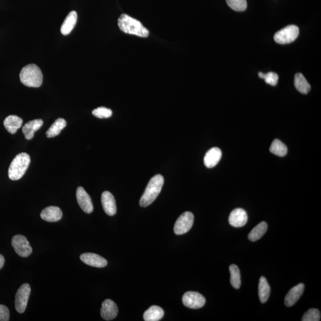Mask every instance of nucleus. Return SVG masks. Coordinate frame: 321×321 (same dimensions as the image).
<instances>
[{"label":"nucleus","mask_w":321,"mask_h":321,"mask_svg":"<svg viewBox=\"0 0 321 321\" xmlns=\"http://www.w3.org/2000/svg\"><path fill=\"white\" fill-rule=\"evenodd\" d=\"M320 319V312L317 309H310L303 314L302 321H319Z\"/></svg>","instance_id":"nucleus-30"},{"label":"nucleus","mask_w":321,"mask_h":321,"mask_svg":"<svg viewBox=\"0 0 321 321\" xmlns=\"http://www.w3.org/2000/svg\"><path fill=\"white\" fill-rule=\"evenodd\" d=\"M5 263V259L4 256L0 254V269H2L3 266H4Z\"/></svg>","instance_id":"nucleus-33"},{"label":"nucleus","mask_w":321,"mask_h":321,"mask_svg":"<svg viewBox=\"0 0 321 321\" xmlns=\"http://www.w3.org/2000/svg\"><path fill=\"white\" fill-rule=\"evenodd\" d=\"M230 272V282L233 287L239 289L241 285V275L240 269L236 265H231L229 267Z\"/></svg>","instance_id":"nucleus-27"},{"label":"nucleus","mask_w":321,"mask_h":321,"mask_svg":"<svg viewBox=\"0 0 321 321\" xmlns=\"http://www.w3.org/2000/svg\"><path fill=\"white\" fill-rule=\"evenodd\" d=\"M271 288L267 280L264 277L260 278L258 287V294L260 301L264 303L268 301L270 296Z\"/></svg>","instance_id":"nucleus-22"},{"label":"nucleus","mask_w":321,"mask_h":321,"mask_svg":"<svg viewBox=\"0 0 321 321\" xmlns=\"http://www.w3.org/2000/svg\"><path fill=\"white\" fill-rule=\"evenodd\" d=\"M260 78L265 80L267 84L271 86L277 85L278 80V76L277 73L274 72H268L266 74L259 72L258 74Z\"/></svg>","instance_id":"nucleus-29"},{"label":"nucleus","mask_w":321,"mask_h":321,"mask_svg":"<svg viewBox=\"0 0 321 321\" xmlns=\"http://www.w3.org/2000/svg\"><path fill=\"white\" fill-rule=\"evenodd\" d=\"M92 114L99 118H107L111 116L112 112L110 109L101 107L95 109L92 111Z\"/></svg>","instance_id":"nucleus-31"},{"label":"nucleus","mask_w":321,"mask_h":321,"mask_svg":"<svg viewBox=\"0 0 321 321\" xmlns=\"http://www.w3.org/2000/svg\"><path fill=\"white\" fill-rule=\"evenodd\" d=\"M81 261L85 264L96 268H104L108 264L107 260L95 253H85L80 256Z\"/></svg>","instance_id":"nucleus-11"},{"label":"nucleus","mask_w":321,"mask_h":321,"mask_svg":"<svg viewBox=\"0 0 321 321\" xmlns=\"http://www.w3.org/2000/svg\"><path fill=\"white\" fill-rule=\"evenodd\" d=\"M294 86L298 92L307 94L310 91L311 86L302 74L297 73L294 77Z\"/></svg>","instance_id":"nucleus-23"},{"label":"nucleus","mask_w":321,"mask_h":321,"mask_svg":"<svg viewBox=\"0 0 321 321\" xmlns=\"http://www.w3.org/2000/svg\"><path fill=\"white\" fill-rule=\"evenodd\" d=\"M164 183H165V179L160 175H155L150 179L145 191L140 198L139 205L141 207L149 206L156 200L160 192H162Z\"/></svg>","instance_id":"nucleus-2"},{"label":"nucleus","mask_w":321,"mask_h":321,"mask_svg":"<svg viewBox=\"0 0 321 321\" xmlns=\"http://www.w3.org/2000/svg\"><path fill=\"white\" fill-rule=\"evenodd\" d=\"M165 315V312L162 307L152 306L146 310L143 314V319L145 321H158Z\"/></svg>","instance_id":"nucleus-21"},{"label":"nucleus","mask_w":321,"mask_h":321,"mask_svg":"<svg viewBox=\"0 0 321 321\" xmlns=\"http://www.w3.org/2000/svg\"><path fill=\"white\" fill-rule=\"evenodd\" d=\"M299 34V29L296 25H288L282 29L274 35L276 43L280 44H287L293 43Z\"/></svg>","instance_id":"nucleus-5"},{"label":"nucleus","mask_w":321,"mask_h":321,"mask_svg":"<svg viewBox=\"0 0 321 321\" xmlns=\"http://www.w3.org/2000/svg\"><path fill=\"white\" fill-rule=\"evenodd\" d=\"M222 156V152L218 147H213L205 154L204 165L207 168L211 169L216 166Z\"/></svg>","instance_id":"nucleus-17"},{"label":"nucleus","mask_w":321,"mask_h":321,"mask_svg":"<svg viewBox=\"0 0 321 321\" xmlns=\"http://www.w3.org/2000/svg\"><path fill=\"white\" fill-rule=\"evenodd\" d=\"M304 290V285L303 283L298 284L291 288L285 296V304L288 307L293 306L303 294Z\"/></svg>","instance_id":"nucleus-15"},{"label":"nucleus","mask_w":321,"mask_h":321,"mask_svg":"<svg viewBox=\"0 0 321 321\" xmlns=\"http://www.w3.org/2000/svg\"><path fill=\"white\" fill-rule=\"evenodd\" d=\"M10 312L7 306L0 304V321H9Z\"/></svg>","instance_id":"nucleus-32"},{"label":"nucleus","mask_w":321,"mask_h":321,"mask_svg":"<svg viewBox=\"0 0 321 321\" xmlns=\"http://www.w3.org/2000/svg\"><path fill=\"white\" fill-rule=\"evenodd\" d=\"M12 245L16 253L22 258H27L32 254V249L30 244L24 236L16 235L13 237Z\"/></svg>","instance_id":"nucleus-8"},{"label":"nucleus","mask_w":321,"mask_h":321,"mask_svg":"<svg viewBox=\"0 0 321 321\" xmlns=\"http://www.w3.org/2000/svg\"><path fill=\"white\" fill-rule=\"evenodd\" d=\"M194 223V216L191 212H185L180 216L175 224L174 232L177 235L188 233Z\"/></svg>","instance_id":"nucleus-7"},{"label":"nucleus","mask_w":321,"mask_h":321,"mask_svg":"<svg viewBox=\"0 0 321 321\" xmlns=\"http://www.w3.org/2000/svg\"><path fill=\"white\" fill-rule=\"evenodd\" d=\"M40 216L47 222H57L62 219L63 213L60 208L51 206L44 209Z\"/></svg>","instance_id":"nucleus-16"},{"label":"nucleus","mask_w":321,"mask_h":321,"mask_svg":"<svg viewBox=\"0 0 321 321\" xmlns=\"http://www.w3.org/2000/svg\"><path fill=\"white\" fill-rule=\"evenodd\" d=\"M228 6L237 12L245 11L247 8L246 0H226Z\"/></svg>","instance_id":"nucleus-28"},{"label":"nucleus","mask_w":321,"mask_h":321,"mask_svg":"<svg viewBox=\"0 0 321 321\" xmlns=\"http://www.w3.org/2000/svg\"><path fill=\"white\" fill-rule=\"evenodd\" d=\"M269 150L275 155L284 156L287 153V147L280 140L275 139L273 141Z\"/></svg>","instance_id":"nucleus-26"},{"label":"nucleus","mask_w":321,"mask_h":321,"mask_svg":"<svg viewBox=\"0 0 321 321\" xmlns=\"http://www.w3.org/2000/svg\"><path fill=\"white\" fill-rule=\"evenodd\" d=\"M101 203L105 213L110 216H113L117 213L116 202L114 196L110 192L105 191L101 196Z\"/></svg>","instance_id":"nucleus-14"},{"label":"nucleus","mask_w":321,"mask_h":321,"mask_svg":"<svg viewBox=\"0 0 321 321\" xmlns=\"http://www.w3.org/2000/svg\"><path fill=\"white\" fill-rule=\"evenodd\" d=\"M77 20H78L77 13L75 11L70 12L61 27V33L63 35H67L71 33L77 23Z\"/></svg>","instance_id":"nucleus-20"},{"label":"nucleus","mask_w":321,"mask_h":321,"mask_svg":"<svg viewBox=\"0 0 321 321\" xmlns=\"http://www.w3.org/2000/svg\"><path fill=\"white\" fill-rule=\"evenodd\" d=\"M268 229V224L265 221L260 223L253 228L248 235V238L252 242H256L264 235Z\"/></svg>","instance_id":"nucleus-24"},{"label":"nucleus","mask_w":321,"mask_h":321,"mask_svg":"<svg viewBox=\"0 0 321 321\" xmlns=\"http://www.w3.org/2000/svg\"><path fill=\"white\" fill-rule=\"evenodd\" d=\"M31 163L30 156L22 152L15 156L9 169V177L12 181H18L24 176Z\"/></svg>","instance_id":"nucleus-4"},{"label":"nucleus","mask_w":321,"mask_h":321,"mask_svg":"<svg viewBox=\"0 0 321 321\" xmlns=\"http://www.w3.org/2000/svg\"><path fill=\"white\" fill-rule=\"evenodd\" d=\"M118 25L121 31L127 34L142 38H146L149 34V31L139 21L126 14L120 16Z\"/></svg>","instance_id":"nucleus-1"},{"label":"nucleus","mask_w":321,"mask_h":321,"mask_svg":"<svg viewBox=\"0 0 321 321\" xmlns=\"http://www.w3.org/2000/svg\"><path fill=\"white\" fill-rule=\"evenodd\" d=\"M248 217L246 211L242 208H236L230 213L229 221L234 227H242L248 222Z\"/></svg>","instance_id":"nucleus-12"},{"label":"nucleus","mask_w":321,"mask_h":321,"mask_svg":"<svg viewBox=\"0 0 321 321\" xmlns=\"http://www.w3.org/2000/svg\"><path fill=\"white\" fill-rule=\"evenodd\" d=\"M43 125L41 119L34 120L28 122L22 128L26 139L31 140L34 137L35 131L39 130Z\"/></svg>","instance_id":"nucleus-18"},{"label":"nucleus","mask_w":321,"mask_h":321,"mask_svg":"<svg viewBox=\"0 0 321 321\" xmlns=\"http://www.w3.org/2000/svg\"><path fill=\"white\" fill-rule=\"evenodd\" d=\"M20 79L21 82L28 87L38 88L43 84V73L36 64H28L22 69Z\"/></svg>","instance_id":"nucleus-3"},{"label":"nucleus","mask_w":321,"mask_h":321,"mask_svg":"<svg viewBox=\"0 0 321 321\" xmlns=\"http://www.w3.org/2000/svg\"><path fill=\"white\" fill-rule=\"evenodd\" d=\"M183 303L191 309H197L203 307L206 302L205 297L198 292L188 291L182 298Z\"/></svg>","instance_id":"nucleus-9"},{"label":"nucleus","mask_w":321,"mask_h":321,"mask_svg":"<svg viewBox=\"0 0 321 321\" xmlns=\"http://www.w3.org/2000/svg\"><path fill=\"white\" fill-rule=\"evenodd\" d=\"M118 307L114 301L110 299H106L102 303L101 315L105 320L114 319L117 316Z\"/></svg>","instance_id":"nucleus-13"},{"label":"nucleus","mask_w":321,"mask_h":321,"mask_svg":"<svg viewBox=\"0 0 321 321\" xmlns=\"http://www.w3.org/2000/svg\"><path fill=\"white\" fill-rule=\"evenodd\" d=\"M66 125V121L64 118H58L47 130L46 132L47 137H54L59 135L61 131L65 128Z\"/></svg>","instance_id":"nucleus-25"},{"label":"nucleus","mask_w":321,"mask_h":321,"mask_svg":"<svg viewBox=\"0 0 321 321\" xmlns=\"http://www.w3.org/2000/svg\"><path fill=\"white\" fill-rule=\"evenodd\" d=\"M31 289L30 284L22 285L16 294L15 308L19 313H23L27 309Z\"/></svg>","instance_id":"nucleus-6"},{"label":"nucleus","mask_w":321,"mask_h":321,"mask_svg":"<svg viewBox=\"0 0 321 321\" xmlns=\"http://www.w3.org/2000/svg\"><path fill=\"white\" fill-rule=\"evenodd\" d=\"M23 120L17 115H11L6 118L4 126L10 133L15 134L22 127Z\"/></svg>","instance_id":"nucleus-19"},{"label":"nucleus","mask_w":321,"mask_h":321,"mask_svg":"<svg viewBox=\"0 0 321 321\" xmlns=\"http://www.w3.org/2000/svg\"><path fill=\"white\" fill-rule=\"evenodd\" d=\"M77 201L82 210L86 214H91L94 211L91 197L82 187H79L76 191Z\"/></svg>","instance_id":"nucleus-10"}]
</instances>
